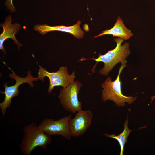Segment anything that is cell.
<instances>
[{
    "label": "cell",
    "instance_id": "obj_2",
    "mask_svg": "<svg viewBox=\"0 0 155 155\" xmlns=\"http://www.w3.org/2000/svg\"><path fill=\"white\" fill-rule=\"evenodd\" d=\"M24 134L19 146L21 152L24 155H30L36 148H45L51 142V136L45 133L38 126L32 122L25 126Z\"/></svg>",
    "mask_w": 155,
    "mask_h": 155
},
{
    "label": "cell",
    "instance_id": "obj_13",
    "mask_svg": "<svg viewBox=\"0 0 155 155\" xmlns=\"http://www.w3.org/2000/svg\"><path fill=\"white\" fill-rule=\"evenodd\" d=\"M5 4L7 9L11 12H13L16 11L15 8L13 4V0H6Z\"/></svg>",
    "mask_w": 155,
    "mask_h": 155
},
{
    "label": "cell",
    "instance_id": "obj_8",
    "mask_svg": "<svg viewBox=\"0 0 155 155\" xmlns=\"http://www.w3.org/2000/svg\"><path fill=\"white\" fill-rule=\"evenodd\" d=\"M75 117L71 119L69 129L71 136L77 137L83 135L90 127L93 115L90 110L78 111Z\"/></svg>",
    "mask_w": 155,
    "mask_h": 155
},
{
    "label": "cell",
    "instance_id": "obj_5",
    "mask_svg": "<svg viewBox=\"0 0 155 155\" xmlns=\"http://www.w3.org/2000/svg\"><path fill=\"white\" fill-rule=\"evenodd\" d=\"M39 67L37 77L39 80L44 81V78L46 77L49 79V85L47 90L49 94L51 92L55 87L60 86L65 88L74 82L75 71L71 75L69 74L67 67H61L58 71L52 72H48L41 66H39Z\"/></svg>",
    "mask_w": 155,
    "mask_h": 155
},
{
    "label": "cell",
    "instance_id": "obj_11",
    "mask_svg": "<svg viewBox=\"0 0 155 155\" xmlns=\"http://www.w3.org/2000/svg\"><path fill=\"white\" fill-rule=\"evenodd\" d=\"M106 34H111L113 37H117L124 40L129 39L133 35L131 30L125 26L122 20L119 16L112 28L102 32L94 37L96 38Z\"/></svg>",
    "mask_w": 155,
    "mask_h": 155
},
{
    "label": "cell",
    "instance_id": "obj_6",
    "mask_svg": "<svg viewBox=\"0 0 155 155\" xmlns=\"http://www.w3.org/2000/svg\"><path fill=\"white\" fill-rule=\"evenodd\" d=\"M12 73L9 75L11 78H13L16 81L15 84L11 86H8L6 83H4L5 90L4 92H1L2 94H4L5 97L3 101L0 103V108L1 109L2 115L4 117L5 114L6 112V109L9 107L11 104V100L14 97L17 96L19 94V91L18 88L22 84L27 83L31 87H34L33 81L39 80L38 78H35L32 76L30 71L27 73V75L25 77H21L16 75L13 71L10 68Z\"/></svg>",
    "mask_w": 155,
    "mask_h": 155
},
{
    "label": "cell",
    "instance_id": "obj_14",
    "mask_svg": "<svg viewBox=\"0 0 155 155\" xmlns=\"http://www.w3.org/2000/svg\"><path fill=\"white\" fill-rule=\"evenodd\" d=\"M155 98V95L151 97V102H152Z\"/></svg>",
    "mask_w": 155,
    "mask_h": 155
},
{
    "label": "cell",
    "instance_id": "obj_12",
    "mask_svg": "<svg viewBox=\"0 0 155 155\" xmlns=\"http://www.w3.org/2000/svg\"><path fill=\"white\" fill-rule=\"evenodd\" d=\"M128 119L127 118L124 123V129L123 131L120 134L116 136L114 134H108L107 133H104L103 134L106 136L115 139L119 142L121 150L120 155L123 154V151L125 144L127 142L128 137L130 133L133 130L130 129L128 127Z\"/></svg>",
    "mask_w": 155,
    "mask_h": 155
},
{
    "label": "cell",
    "instance_id": "obj_9",
    "mask_svg": "<svg viewBox=\"0 0 155 155\" xmlns=\"http://www.w3.org/2000/svg\"><path fill=\"white\" fill-rule=\"evenodd\" d=\"M81 21L78 20L75 25L71 26L64 25L50 26L45 24H36L34 27V30L38 31L40 34L44 35L51 31H57L69 33L72 34L75 38L80 39L83 38L84 32L80 27Z\"/></svg>",
    "mask_w": 155,
    "mask_h": 155
},
{
    "label": "cell",
    "instance_id": "obj_10",
    "mask_svg": "<svg viewBox=\"0 0 155 155\" xmlns=\"http://www.w3.org/2000/svg\"><path fill=\"white\" fill-rule=\"evenodd\" d=\"M12 21L11 16L10 15L6 18L4 23L0 24V26L3 28V31L0 35V49L4 54H5L6 51L3 44L4 41L7 39H12L17 46L18 49L22 46L15 37V34L19 30L21 26L16 23L11 24Z\"/></svg>",
    "mask_w": 155,
    "mask_h": 155
},
{
    "label": "cell",
    "instance_id": "obj_3",
    "mask_svg": "<svg viewBox=\"0 0 155 155\" xmlns=\"http://www.w3.org/2000/svg\"><path fill=\"white\" fill-rule=\"evenodd\" d=\"M126 65H122L119 69L118 74L115 80L112 81L111 78L108 77L104 82L102 84V98L103 101L108 100L113 101L118 106H123L125 102L131 104L136 100L137 97L127 96L124 95L121 91V82L120 76L123 69Z\"/></svg>",
    "mask_w": 155,
    "mask_h": 155
},
{
    "label": "cell",
    "instance_id": "obj_4",
    "mask_svg": "<svg viewBox=\"0 0 155 155\" xmlns=\"http://www.w3.org/2000/svg\"><path fill=\"white\" fill-rule=\"evenodd\" d=\"M82 84L77 81L60 89L58 98L66 111L73 114L82 109V103L79 101L78 94Z\"/></svg>",
    "mask_w": 155,
    "mask_h": 155
},
{
    "label": "cell",
    "instance_id": "obj_1",
    "mask_svg": "<svg viewBox=\"0 0 155 155\" xmlns=\"http://www.w3.org/2000/svg\"><path fill=\"white\" fill-rule=\"evenodd\" d=\"M114 40L116 42L117 45L114 49L108 51L104 55L100 53L97 58H86L82 57L78 61L86 60H94L96 63L92 71L95 69L98 62H103L104 64V66L99 72L101 75L104 76L108 75L113 67L118 63L121 62L122 65H126V58L130 53L129 49V43L125 42L121 45L123 41V39L115 38Z\"/></svg>",
    "mask_w": 155,
    "mask_h": 155
},
{
    "label": "cell",
    "instance_id": "obj_7",
    "mask_svg": "<svg viewBox=\"0 0 155 155\" xmlns=\"http://www.w3.org/2000/svg\"><path fill=\"white\" fill-rule=\"evenodd\" d=\"M72 116H65L59 120L44 119L38 126L46 134L49 135H59L67 140L71 136L69 129V123Z\"/></svg>",
    "mask_w": 155,
    "mask_h": 155
}]
</instances>
